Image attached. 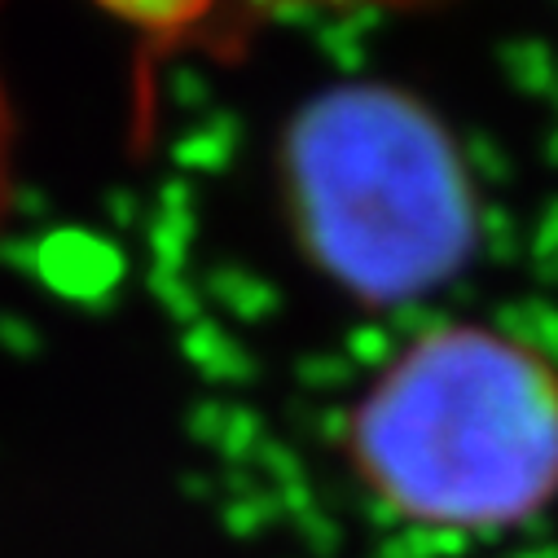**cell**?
<instances>
[{"label": "cell", "mask_w": 558, "mask_h": 558, "mask_svg": "<svg viewBox=\"0 0 558 558\" xmlns=\"http://www.w3.org/2000/svg\"><path fill=\"white\" fill-rule=\"evenodd\" d=\"M348 462L413 527L519 523L558 488V374L501 330H427L348 413Z\"/></svg>", "instance_id": "cell-1"}, {"label": "cell", "mask_w": 558, "mask_h": 558, "mask_svg": "<svg viewBox=\"0 0 558 558\" xmlns=\"http://www.w3.org/2000/svg\"><path fill=\"white\" fill-rule=\"evenodd\" d=\"M10 172H14V114L5 97V80H0V216L10 203Z\"/></svg>", "instance_id": "cell-2"}]
</instances>
